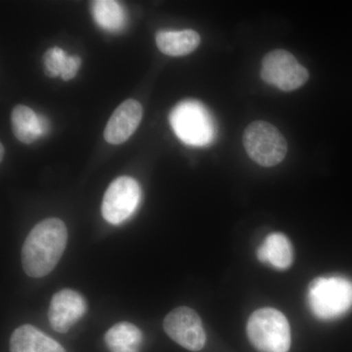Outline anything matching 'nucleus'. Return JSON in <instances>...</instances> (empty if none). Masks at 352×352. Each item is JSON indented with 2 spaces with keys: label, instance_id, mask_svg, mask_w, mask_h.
<instances>
[{
  "label": "nucleus",
  "instance_id": "39448f33",
  "mask_svg": "<svg viewBox=\"0 0 352 352\" xmlns=\"http://www.w3.org/2000/svg\"><path fill=\"white\" fill-rule=\"evenodd\" d=\"M243 143L252 161L265 168L281 163L288 152L283 134L277 127L263 120L252 122L245 129Z\"/></svg>",
  "mask_w": 352,
  "mask_h": 352
},
{
  "label": "nucleus",
  "instance_id": "dca6fc26",
  "mask_svg": "<svg viewBox=\"0 0 352 352\" xmlns=\"http://www.w3.org/2000/svg\"><path fill=\"white\" fill-rule=\"evenodd\" d=\"M91 11L97 24L108 31H117L124 24V11L117 1L99 0L91 2Z\"/></svg>",
  "mask_w": 352,
  "mask_h": 352
},
{
  "label": "nucleus",
  "instance_id": "20e7f679",
  "mask_svg": "<svg viewBox=\"0 0 352 352\" xmlns=\"http://www.w3.org/2000/svg\"><path fill=\"white\" fill-rule=\"evenodd\" d=\"M247 333L252 346L261 352H288L291 328L288 319L274 308H261L250 317Z\"/></svg>",
  "mask_w": 352,
  "mask_h": 352
},
{
  "label": "nucleus",
  "instance_id": "6e6552de",
  "mask_svg": "<svg viewBox=\"0 0 352 352\" xmlns=\"http://www.w3.org/2000/svg\"><path fill=\"white\" fill-rule=\"evenodd\" d=\"M164 330L171 340L190 351H200L207 342V335L200 316L192 308H175L166 315Z\"/></svg>",
  "mask_w": 352,
  "mask_h": 352
},
{
  "label": "nucleus",
  "instance_id": "f3484780",
  "mask_svg": "<svg viewBox=\"0 0 352 352\" xmlns=\"http://www.w3.org/2000/svg\"><path fill=\"white\" fill-rule=\"evenodd\" d=\"M69 55L59 47H53L46 51L43 56L45 74L50 78L61 76Z\"/></svg>",
  "mask_w": 352,
  "mask_h": 352
},
{
  "label": "nucleus",
  "instance_id": "7ed1b4c3",
  "mask_svg": "<svg viewBox=\"0 0 352 352\" xmlns=\"http://www.w3.org/2000/svg\"><path fill=\"white\" fill-rule=\"evenodd\" d=\"M170 126L185 144L203 147L214 142L217 126L212 116L201 102L184 100L170 115Z\"/></svg>",
  "mask_w": 352,
  "mask_h": 352
},
{
  "label": "nucleus",
  "instance_id": "ddd939ff",
  "mask_svg": "<svg viewBox=\"0 0 352 352\" xmlns=\"http://www.w3.org/2000/svg\"><path fill=\"white\" fill-rule=\"evenodd\" d=\"M201 36L193 30L161 31L156 36L157 48L168 56H185L200 45Z\"/></svg>",
  "mask_w": 352,
  "mask_h": 352
},
{
  "label": "nucleus",
  "instance_id": "423d86ee",
  "mask_svg": "<svg viewBox=\"0 0 352 352\" xmlns=\"http://www.w3.org/2000/svg\"><path fill=\"white\" fill-rule=\"evenodd\" d=\"M261 76L264 82L282 91H293L305 85L309 73L293 54L277 50L264 56Z\"/></svg>",
  "mask_w": 352,
  "mask_h": 352
},
{
  "label": "nucleus",
  "instance_id": "9d476101",
  "mask_svg": "<svg viewBox=\"0 0 352 352\" xmlns=\"http://www.w3.org/2000/svg\"><path fill=\"white\" fill-rule=\"evenodd\" d=\"M143 108L138 101L129 99L120 104L111 116L104 138L108 143L119 145L126 142L138 129L142 120Z\"/></svg>",
  "mask_w": 352,
  "mask_h": 352
},
{
  "label": "nucleus",
  "instance_id": "6ab92c4d",
  "mask_svg": "<svg viewBox=\"0 0 352 352\" xmlns=\"http://www.w3.org/2000/svg\"><path fill=\"white\" fill-rule=\"evenodd\" d=\"M3 155H4L3 144H0V161H2V160H3Z\"/></svg>",
  "mask_w": 352,
  "mask_h": 352
},
{
  "label": "nucleus",
  "instance_id": "9b49d317",
  "mask_svg": "<svg viewBox=\"0 0 352 352\" xmlns=\"http://www.w3.org/2000/svg\"><path fill=\"white\" fill-rule=\"evenodd\" d=\"M10 352H66L63 346L32 325L20 326L10 339Z\"/></svg>",
  "mask_w": 352,
  "mask_h": 352
},
{
  "label": "nucleus",
  "instance_id": "f257e3e1",
  "mask_svg": "<svg viewBox=\"0 0 352 352\" xmlns=\"http://www.w3.org/2000/svg\"><path fill=\"white\" fill-rule=\"evenodd\" d=\"M68 243V230L59 219L39 222L28 235L22 248V264L25 274L41 278L56 267Z\"/></svg>",
  "mask_w": 352,
  "mask_h": 352
},
{
  "label": "nucleus",
  "instance_id": "0eeeda50",
  "mask_svg": "<svg viewBox=\"0 0 352 352\" xmlns=\"http://www.w3.org/2000/svg\"><path fill=\"white\" fill-rule=\"evenodd\" d=\"M141 190L138 182L129 176H120L108 187L102 203V214L109 223L126 221L135 212L140 201Z\"/></svg>",
  "mask_w": 352,
  "mask_h": 352
},
{
  "label": "nucleus",
  "instance_id": "2eb2a0df",
  "mask_svg": "<svg viewBox=\"0 0 352 352\" xmlns=\"http://www.w3.org/2000/svg\"><path fill=\"white\" fill-rule=\"evenodd\" d=\"M11 124L14 135L25 144H31L43 135L39 116L27 106L18 105L14 108Z\"/></svg>",
  "mask_w": 352,
  "mask_h": 352
},
{
  "label": "nucleus",
  "instance_id": "f8f14e48",
  "mask_svg": "<svg viewBox=\"0 0 352 352\" xmlns=\"http://www.w3.org/2000/svg\"><path fill=\"white\" fill-rule=\"evenodd\" d=\"M258 258L277 270H287L294 261L293 245L284 234H270L258 248Z\"/></svg>",
  "mask_w": 352,
  "mask_h": 352
},
{
  "label": "nucleus",
  "instance_id": "f03ea898",
  "mask_svg": "<svg viewBox=\"0 0 352 352\" xmlns=\"http://www.w3.org/2000/svg\"><path fill=\"white\" fill-rule=\"evenodd\" d=\"M307 302L320 320L340 318L351 309L352 281L342 276L316 278L308 288Z\"/></svg>",
  "mask_w": 352,
  "mask_h": 352
},
{
  "label": "nucleus",
  "instance_id": "1a4fd4ad",
  "mask_svg": "<svg viewBox=\"0 0 352 352\" xmlns=\"http://www.w3.org/2000/svg\"><path fill=\"white\" fill-rule=\"evenodd\" d=\"M87 310V303L80 293L71 289H62L51 300L48 311L51 328L57 333L69 332Z\"/></svg>",
  "mask_w": 352,
  "mask_h": 352
},
{
  "label": "nucleus",
  "instance_id": "a211bd4d",
  "mask_svg": "<svg viewBox=\"0 0 352 352\" xmlns=\"http://www.w3.org/2000/svg\"><path fill=\"white\" fill-rule=\"evenodd\" d=\"M82 66V59L78 56H69L65 65L61 78L64 80H69L75 78L78 69Z\"/></svg>",
  "mask_w": 352,
  "mask_h": 352
},
{
  "label": "nucleus",
  "instance_id": "4468645a",
  "mask_svg": "<svg viewBox=\"0 0 352 352\" xmlns=\"http://www.w3.org/2000/svg\"><path fill=\"white\" fill-rule=\"evenodd\" d=\"M106 346L110 352H140L143 333L129 322H120L105 333Z\"/></svg>",
  "mask_w": 352,
  "mask_h": 352
}]
</instances>
